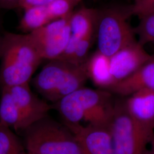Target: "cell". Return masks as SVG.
Masks as SVG:
<instances>
[{
  "label": "cell",
  "mask_w": 154,
  "mask_h": 154,
  "mask_svg": "<svg viewBox=\"0 0 154 154\" xmlns=\"http://www.w3.org/2000/svg\"><path fill=\"white\" fill-rule=\"evenodd\" d=\"M0 64V86L11 88L29 84L44 61L28 34L6 33Z\"/></svg>",
  "instance_id": "cell-1"
},
{
  "label": "cell",
  "mask_w": 154,
  "mask_h": 154,
  "mask_svg": "<svg viewBox=\"0 0 154 154\" xmlns=\"http://www.w3.org/2000/svg\"><path fill=\"white\" fill-rule=\"evenodd\" d=\"M29 154H87L82 144L63 123L49 115L22 132Z\"/></svg>",
  "instance_id": "cell-2"
},
{
  "label": "cell",
  "mask_w": 154,
  "mask_h": 154,
  "mask_svg": "<svg viewBox=\"0 0 154 154\" xmlns=\"http://www.w3.org/2000/svg\"><path fill=\"white\" fill-rule=\"evenodd\" d=\"M88 79L85 64L77 65L57 59L49 61L32 79L31 83L45 100L53 104L84 87Z\"/></svg>",
  "instance_id": "cell-3"
},
{
  "label": "cell",
  "mask_w": 154,
  "mask_h": 154,
  "mask_svg": "<svg viewBox=\"0 0 154 154\" xmlns=\"http://www.w3.org/2000/svg\"><path fill=\"white\" fill-rule=\"evenodd\" d=\"M132 15V6L98 10L95 38L98 51L110 57L137 41L134 29L128 22Z\"/></svg>",
  "instance_id": "cell-4"
},
{
  "label": "cell",
  "mask_w": 154,
  "mask_h": 154,
  "mask_svg": "<svg viewBox=\"0 0 154 154\" xmlns=\"http://www.w3.org/2000/svg\"><path fill=\"white\" fill-rule=\"evenodd\" d=\"M107 128L115 154H144L154 136L144 132L133 120L124 100L114 102Z\"/></svg>",
  "instance_id": "cell-5"
},
{
  "label": "cell",
  "mask_w": 154,
  "mask_h": 154,
  "mask_svg": "<svg viewBox=\"0 0 154 154\" xmlns=\"http://www.w3.org/2000/svg\"><path fill=\"white\" fill-rule=\"evenodd\" d=\"M112 100V93L108 90L83 87L52 105L59 112L63 123L67 126L79 124L88 111Z\"/></svg>",
  "instance_id": "cell-6"
},
{
  "label": "cell",
  "mask_w": 154,
  "mask_h": 154,
  "mask_svg": "<svg viewBox=\"0 0 154 154\" xmlns=\"http://www.w3.org/2000/svg\"><path fill=\"white\" fill-rule=\"evenodd\" d=\"M72 14L28 33L43 60H57L66 49L71 36Z\"/></svg>",
  "instance_id": "cell-7"
},
{
  "label": "cell",
  "mask_w": 154,
  "mask_h": 154,
  "mask_svg": "<svg viewBox=\"0 0 154 154\" xmlns=\"http://www.w3.org/2000/svg\"><path fill=\"white\" fill-rule=\"evenodd\" d=\"M82 0H55L47 5L24 10L18 29L24 33L34 30L70 14Z\"/></svg>",
  "instance_id": "cell-8"
},
{
  "label": "cell",
  "mask_w": 154,
  "mask_h": 154,
  "mask_svg": "<svg viewBox=\"0 0 154 154\" xmlns=\"http://www.w3.org/2000/svg\"><path fill=\"white\" fill-rule=\"evenodd\" d=\"M152 55L149 54L144 49V46L137 40L110 57L112 88L137 72L151 58Z\"/></svg>",
  "instance_id": "cell-9"
},
{
  "label": "cell",
  "mask_w": 154,
  "mask_h": 154,
  "mask_svg": "<svg viewBox=\"0 0 154 154\" xmlns=\"http://www.w3.org/2000/svg\"><path fill=\"white\" fill-rule=\"evenodd\" d=\"M8 88L21 117L22 132L35 122L48 116L49 112L53 109L52 104L50 105L33 93L29 84Z\"/></svg>",
  "instance_id": "cell-10"
},
{
  "label": "cell",
  "mask_w": 154,
  "mask_h": 154,
  "mask_svg": "<svg viewBox=\"0 0 154 154\" xmlns=\"http://www.w3.org/2000/svg\"><path fill=\"white\" fill-rule=\"evenodd\" d=\"M124 103L128 114L144 132L154 135V91L141 89L127 97Z\"/></svg>",
  "instance_id": "cell-11"
},
{
  "label": "cell",
  "mask_w": 154,
  "mask_h": 154,
  "mask_svg": "<svg viewBox=\"0 0 154 154\" xmlns=\"http://www.w3.org/2000/svg\"><path fill=\"white\" fill-rule=\"evenodd\" d=\"M82 144L87 154H115L107 127L88 124L67 125Z\"/></svg>",
  "instance_id": "cell-12"
},
{
  "label": "cell",
  "mask_w": 154,
  "mask_h": 154,
  "mask_svg": "<svg viewBox=\"0 0 154 154\" xmlns=\"http://www.w3.org/2000/svg\"><path fill=\"white\" fill-rule=\"evenodd\" d=\"M141 89L154 91V54L137 72L117 83L109 91L122 97H127Z\"/></svg>",
  "instance_id": "cell-13"
},
{
  "label": "cell",
  "mask_w": 154,
  "mask_h": 154,
  "mask_svg": "<svg viewBox=\"0 0 154 154\" xmlns=\"http://www.w3.org/2000/svg\"><path fill=\"white\" fill-rule=\"evenodd\" d=\"M88 79L100 89L109 91L112 86L109 57L97 50L85 63Z\"/></svg>",
  "instance_id": "cell-14"
},
{
  "label": "cell",
  "mask_w": 154,
  "mask_h": 154,
  "mask_svg": "<svg viewBox=\"0 0 154 154\" xmlns=\"http://www.w3.org/2000/svg\"><path fill=\"white\" fill-rule=\"evenodd\" d=\"M98 9L82 7L73 11L70 17L71 35L83 38L95 35Z\"/></svg>",
  "instance_id": "cell-15"
},
{
  "label": "cell",
  "mask_w": 154,
  "mask_h": 154,
  "mask_svg": "<svg viewBox=\"0 0 154 154\" xmlns=\"http://www.w3.org/2000/svg\"><path fill=\"white\" fill-rule=\"evenodd\" d=\"M95 35L78 38L71 35L66 49L58 58L77 65H83L88 59V53Z\"/></svg>",
  "instance_id": "cell-16"
},
{
  "label": "cell",
  "mask_w": 154,
  "mask_h": 154,
  "mask_svg": "<svg viewBox=\"0 0 154 154\" xmlns=\"http://www.w3.org/2000/svg\"><path fill=\"white\" fill-rule=\"evenodd\" d=\"M0 123L17 132H22L21 117L8 88H1Z\"/></svg>",
  "instance_id": "cell-17"
},
{
  "label": "cell",
  "mask_w": 154,
  "mask_h": 154,
  "mask_svg": "<svg viewBox=\"0 0 154 154\" xmlns=\"http://www.w3.org/2000/svg\"><path fill=\"white\" fill-rule=\"evenodd\" d=\"M0 154H28L23 142L11 128L0 123Z\"/></svg>",
  "instance_id": "cell-18"
},
{
  "label": "cell",
  "mask_w": 154,
  "mask_h": 154,
  "mask_svg": "<svg viewBox=\"0 0 154 154\" xmlns=\"http://www.w3.org/2000/svg\"><path fill=\"white\" fill-rule=\"evenodd\" d=\"M140 22L134 28L138 35V42L143 46L154 42V10L148 11L139 16Z\"/></svg>",
  "instance_id": "cell-19"
},
{
  "label": "cell",
  "mask_w": 154,
  "mask_h": 154,
  "mask_svg": "<svg viewBox=\"0 0 154 154\" xmlns=\"http://www.w3.org/2000/svg\"><path fill=\"white\" fill-rule=\"evenodd\" d=\"M55 0H21L18 8L23 10L29 8L45 5Z\"/></svg>",
  "instance_id": "cell-20"
},
{
  "label": "cell",
  "mask_w": 154,
  "mask_h": 154,
  "mask_svg": "<svg viewBox=\"0 0 154 154\" xmlns=\"http://www.w3.org/2000/svg\"><path fill=\"white\" fill-rule=\"evenodd\" d=\"M21 0H0V9H12L18 8Z\"/></svg>",
  "instance_id": "cell-21"
},
{
  "label": "cell",
  "mask_w": 154,
  "mask_h": 154,
  "mask_svg": "<svg viewBox=\"0 0 154 154\" xmlns=\"http://www.w3.org/2000/svg\"><path fill=\"white\" fill-rule=\"evenodd\" d=\"M149 147H147L144 154H154V136L149 143Z\"/></svg>",
  "instance_id": "cell-22"
},
{
  "label": "cell",
  "mask_w": 154,
  "mask_h": 154,
  "mask_svg": "<svg viewBox=\"0 0 154 154\" xmlns=\"http://www.w3.org/2000/svg\"><path fill=\"white\" fill-rule=\"evenodd\" d=\"M3 35L0 36V50L2 49V44H3Z\"/></svg>",
  "instance_id": "cell-23"
},
{
  "label": "cell",
  "mask_w": 154,
  "mask_h": 154,
  "mask_svg": "<svg viewBox=\"0 0 154 154\" xmlns=\"http://www.w3.org/2000/svg\"><path fill=\"white\" fill-rule=\"evenodd\" d=\"M140 0H134V1H135V3L134 4H137V3H138L139 1H140Z\"/></svg>",
  "instance_id": "cell-24"
},
{
  "label": "cell",
  "mask_w": 154,
  "mask_h": 154,
  "mask_svg": "<svg viewBox=\"0 0 154 154\" xmlns=\"http://www.w3.org/2000/svg\"><path fill=\"white\" fill-rule=\"evenodd\" d=\"M1 55L0 54V60H1Z\"/></svg>",
  "instance_id": "cell-25"
},
{
  "label": "cell",
  "mask_w": 154,
  "mask_h": 154,
  "mask_svg": "<svg viewBox=\"0 0 154 154\" xmlns=\"http://www.w3.org/2000/svg\"></svg>",
  "instance_id": "cell-26"
}]
</instances>
